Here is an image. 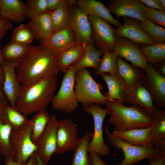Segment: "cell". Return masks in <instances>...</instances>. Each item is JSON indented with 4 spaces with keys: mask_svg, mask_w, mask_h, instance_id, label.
Segmentation results:
<instances>
[{
    "mask_svg": "<svg viewBox=\"0 0 165 165\" xmlns=\"http://www.w3.org/2000/svg\"><path fill=\"white\" fill-rule=\"evenodd\" d=\"M151 127L124 131L114 130L112 134L134 146L153 148L150 135Z\"/></svg>",
    "mask_w": 165,
    "mask_h": 165,
    "instance_id": "obj_22",
    "label": "cell"
},
{
    "mask_svg": "<svg viewBox=\"0 0 165 165\" xmlns=\"http://www.w3.org/2000/svg\"><path fill=\"white\" fill-rule=\"evenodd\" d=\"M58 120L54 114L50 118L46 127L36 144L35 152L45 163L48 164L57 148V130Z\"/></svg>",
    "mask_w": 165,
    "mask_h": 165,
    "instance_id": "obj_11",
    "label": "cell"
},
{
    "mask_svg": "<svg viewBox=\"0 0 165 165\" xmlns=\"http://www.w3.org/2000/svg\"><path fill=\"white\" fill-rule=\"evenodd\" d=\"M48 12H51L58 9L76 4L75 0H47Z\"/></svg>",
    "mask_w": 165,
    "mask_h": 165,
    "instance_id": "obj_41",
    "label": "cell"
},
{
    "mask_svg": "<svg viewBox=\"0 0 165 165\" xmlns=\"http://www.w3.org/2000/svg\"><path fill=\"white\" fill-rule=\"evenodd\" d=\"M2 5V0H0V16H1Z\"/></svg>",
    "mask_w": 165,
    "mask_h": 165,
    "instance_id": "obj_54",
    "label": "cell"
},
{
    "mask_svg": "<svg viewBox=\"0 0 165 165\" xmlns=\"http://www.w3.org/2000/svg\"><path fill=\"white\" fill-rule=\"evenodd\" d=\"M26 25L32 33L34 38L40 41L47 38L53 32L48 12L30 20Z\"/></svg>",
    "mask_w": 165,
    "mask_h": 165,
    "instance_id": "obj_24",
    "label": "cell"
},
{
    "mask_svg": "<svg viewBox=\"0 0 165 165\" xmlns=\"http://www.w3.org/2000/svg\"><path fill=\"white\" fill-rule=\"evenodd\" d=\"M141 50L148 62L156 65L161 64L165 60V43L141 45Z\"/></svg>",
    "mask_w": 165,
    "mask_h": 165,
    "instance_id": "obj_30",
    "label": "cell"
},
{
    "mask_svg": "<svg viewBox=\"0 0 165 165\" xmlns=\"http://www.w3.org/2000/svg\"><path fill=\"white\" fill-rule=\"evenodd\" d=\"M88 156L90 165H109L101 160L100 156L95 152H89Z\"/></svg>",
    "mask_w": 165,
    "mask_h": 165,
    "instance_id": "obj_42",
    "label": "cell"
},
{
    "mask_svg": "<svg viewBox=\"0 0 165 165\" xmlns=\"http://www.w3.org/2000/svg\"><path fill=\"white\" fill-rule=\"evenodd\" d=\"M118 74L129 88L133 87L143 79V75L135 67L127 63L120 58H118Z\"/></svg>",
    "mask_w": 165,
    "mask_h": 165,
    "instance_id": "obj_27",
    "label": "cell"
},
{
    "mask_svg": "<svg viewBox=\"0 0 165 165\" xmlns=\"http://www.w3.org/2000/svg\"><path fill=\"white\" fill-rule=\"evenodd\" d=\"M105 135L109 142L114 147L122 149L124 158L115 165H134L143 160H150L160 152L155 147L146 148L132 145L123 139L114 136L109 131L108 126L105 128Z\"/></svg>",
    "mask_w": 165,
    "mask_h": 165,
    "instance_id": "obj_7",
    "label": "cell"
},
{
    "mask_svg": "<svg viewBox=\"0 0 165 165\" xmlns=\"http://www.w3.org/2000/svg\"><path fill=\"white\" fill-rule=\"evenodd\" d=\"M32 122L28 120L21 127L12 130L9 143L11 156L15 161L27 163L36 150V146L32 140Z\"/></svg>",
    "mask_w": 165,
    "mask_h": 165,
    "instance_id": "obj_6",
    "label": "cell"
},
{
    "mask_svg": "<svg viewBox=\"0 0 165 165\" xmlns=\"http://www.w3.org/2000/svg\"><path fill=\"white\" fill-rule=\"evenodd\" d=\"M36 165H48V164L44 163L37 155V162Z\"/></svg>",
    "mask_w": 165,
    "mask_h": 165,
    "instance_id": "obj_52",
    "label": "cell"
},
{
    "mask_svg": "<svg viewBox=\"0 0 165 165\" xmlns=\"http://www.w3.org/2000/svg\"><path fill=\"white\" fill-rule=\"evenodd\" d=\"M12 130L10 126L3 123L0 118V156L5 158L11 156L9 139Z\"/></svg>",
    "mask_w": 165,
    "mask_h": 165,
    "instance_id": "obj_38",
    "label": "cell"
},
{
    "mask_svg": "<svg viewBox=\"0 0 165 165\" xmlns=\"http://www.w3.org/2000/svg\"><path fill=\"white\" fill-rule=\"evenodd\" d=\"M123 24L115 29L117 38L129 39L137 44H153L156 43L143 31L138 20L129 17H123Z\"/></svg>",
    "mask_w": 165,
    "mask_h": 165,
    "instance_id": "obj_16",
    "label": "cell"
},
{
    "mask_svg": "<svg viewBox=\"0 0 165 165\" xmlns=\"http://www.w3.org/2000/svg\"><path fill=\"white\" fill-rule=\"evenodd\" d=\"M118 54L114 51H104L98 68L95 72L96 75L102 74L119 75L117 61Z\"/></svg>",
    "mask_w": 165,
    "mask_h": 165,
    "instance_id": "obj_32",
    "label": "cell"
},
{
    "mask_svg": "<svg viewBox=\"0 0 165 165\" xmlns=\"http://www.w3.org/2000/svg\"><path fill=\"white\" fill-rule=\"evenodd\" d=\"M105 82L108 92L104 95L107 101H116L125 105L130 88L126 85L119 75L104 73L100 75Z\"/></svg>",
    "mask_w": 165,
    "mask_h": 165,
    "instance_id": "obj_20",
    "label": "cell"
},
{
    "mask_svg": "<svg viewBox=\"0 0 165 165\" xmlns=\"http://www.w3.org/2000/svg\"><path fill=\"white\" fill-rule=\"evenodd\" d=\"M152 118L150 135L152 145L155 147L158 142L165 140V110L158 109Z\"/></svg>",
    "mask_w": 165,
    "mask_h": 165,
    "instance_id": "obj_31",
    "label": "cell"
},
{
    "mask_svg": "<svg viewBox=\"0 0 165 165\" xmlns=\"http://www.w3.org/2000/svg\"><path fill=\"white\" fill-rule=\"evenodd\" d=\"M139 25L145 34L156 43H165V30L162 27L148 20Z\"/></svg>",
    "mask_w": 165,
    "mask_h": 165,
    "instance_id": "obj_37",
    "label": "cell"
},
{
    "mask_svg": "<svg viewBox=\"0 0 165 165\" xmlns=\"http://www.w3.org/2000/svg\"><path fill=\"white\" fill-rule=\"evenodd\" d=\"M142 8L143 14L147 20L161 27H165V12L148 7L142 3Z\"/></svg>",
    "mask_w": 165,
    "mask_h": 165,
    "instance_id": "obj_40",
    "label": "cell"
},
{
    "mask_svg": "<svg viewBox=\"0 0 165 165\" xmlns=\"http://www.w3.org/2000/svg\"><path fill=\"white\" fill-rule=\"evenodd\" d=\"M139 1L147 7L157 10L165 12L160 6L158 0H140Z\"/></svg>",
    "mask_w": 165,
    "mask_h": 165,
    "instance_id": "obj_44",
    "label": "cell"
},
{
    "mask_svg": "<svg viewBox=\"0 0 165 165\" xmlns=\"http://www.w3.org/2000/svg\"><path fill=\"white\" fill-rule=\"evenodd\" d=\"M143 80L149 91L154 104L159 109L165 108V77L148 63Z\"/></svg>",
    "mask_w": 165,
    "mask_h": 165,
    "instance_id": "obj_13",
    "label": "cell"
},
{
    "mask_svg": "<svg viewBox=\"0 0 165 165\" xmlns=\"http://www.w3.org/2000/svg\"><path fill=\"white\" fill-rule=\"evenodd\" d=\"M37 159V155L35 152L31 156L26 165H36Z\"/></svg>",
    "mask_w": 165,
    "mask_h": 165,
    "instance_id": "obj_48",
    "label": "cell"
},
{
    "mask_svg": "<svg viewBox=\"0 0 165 165\" xmlns=\"http://www.w3.org/2000/svg\"><path fill=\"white\" fill-rule=\"evenodd\" d=\"M26 163L15 161L11 156L5 158V165H26Z\"/></svg>",
    "mask_w": 165,
    "mask_h": 165,
    "instance_id": "obj_47",
    "label": "cell"
},
{
    "mask_svg": "<svg viewBox=\"0 0 165 165\" xmlns=\"http://www.w3.org/2000/svg\"><path fill=\"white\" fill-rule=\"evenodd\" d=\"M92 29V39L98 48L104 51H114L117 38L111 24L98 16H88Z\"/></svg>",
    "mask_w": 165,
    "mask_h": 165,
    "instance_id": "obj_9",
    "label": "cell"
},
{
    "mask_svg": "<svg viewBox=\"0 0 165 165\" xmlns=\"http://www.w3.org/2000/svg\"><path fill=\"white\" fill-rule=\"evenodd\" d=\"M137 105L143 107L153 118L158 109L155 105L152 96L143 79L130 89L125 104Z\"/></svg>",
    "mask_w": 165,
    "mask_h": 165,
    "instance_id": "obj_19",
    "label": "cell"
},
{
    "mask_svg": "<svg viewBox=\"0 0 165 165\" xmlns=\"http://www.w3.org/2000/svg\"><path fill=\"white\" fill-rule=\"evenodd\" d=\"M159 3L161 7L165 10V0H158Z\"/></svg>",
    "mask_w": 165,
    "mask_h": 165,
    "instance_id": "obj_53",
    "label": "cell"
},
{
    "mask_svg": "<svg viewBox=\"0 0 165 165\" xmlns=\"http://www.w3.org/2000/svg\"><path fill=\"white\" fill-rule=\"evenodd\" d=\"M25 5V17L30 20L48 12L47 0H28Z\"/></svg>",
    "mask_w": 165,
    "mask_h": 165,
    "instance_id": "obj_36",
    "label": "cell"
},
{
    "mask_svg": "<svg viewBox=\"0 0 165 165\" xmlns=\"http://www.w3.org/2000/svg\"><path fill=\"white\" fill-rule=\"evenodd\" d=\"M148 165H165V152H160L149 160Z\"/></svg>",
    "mask_w": 165,
    "mask_h": 165,
    "instance_id": "obj_43",
    "label": "cell"
},
{
    "mask_svg": "<svg viewBox=\"0 0 165 165\" xmlns=\"http://www.w3.org/2000/svg\"><path fill=\"white\" fill-rule=\"evenodd\" d=\"M159 68V71H157L160 73L163 76H165V62L160 64Z\"/></svg>",
    "mask_w": 165,
    "mask_h": 165,
    "instance_id": "obj_51",
    "label": "cell"
},
{
    "mask_svg": "<svg viewBox=\"0 0 165 165\" xmlns=\"http://www.w3.org/2000/svg\"><path fill=\"white\" fill-rule=\"evenodd\" d=\"M82 58L73 64L77 71L87 68H91L96 70L101 62V57L104 51L96 47L93 44L86 45Z\"/></svg>",
    "mask_w": 165,
    "mask_h": 165,
    "instance_id": "obj_26",
    "label": "cell"
},
{
    "mask_svg": "<svg viewBox=\"0 0 165 165\" xmlns=\"http://www.w3.org/2000/svg\"><path fill=\"white\" fill-rule=\"evenodd\" d=\"M75 79V92L78 101L82 104V107L94 104L105 105L107 100L101 91L102 86L94 81L86 68L77 71Z\"/></svg>",
    "mask_w": 165,
    "mask_h": 165,
    "instance_id": "obj_4",
    "label": "cell"
},
{
    "mask_svg": "<svg viewBox=\"0 0 165 165\" xmlns=\"http://www.w3.org/2000/svg\"><path fill=\"white\" fill-rule=\"evenodd\" d=\"M82 108L87 114L92 115L94 120V131L89 143V153L94 152L99 156H108L110 153V149L109 146L105 143L102 128L108 109L96 104Z\"/></svg>",
    "mask_w": 165,
    "mask_h": 165,
    "instance_id": "obj_8",
    "label": "cell"
},
{
    "mask_svg": "<svg viewBox=\"0 0 165 165\" xmlns=\"http://www.w3.org/2000/svg\"><path fill=\"white\" fill-rule=\"evenodd\" d=\"M69 21L77 45L85 47L88 44L94 43L92 27L88 16L79 8L76 4L70 7Z\"/></svg>",
    "mask_w": 165,
    "mask_h": 165,
    "instance_id": "obj_10",
    "label": "cell"
},
{
    "mask_svg": "<svg viewBox=\"0 0 165 165\" xmlns=\"http://www.w3.org/2000/svg\"><path fill=\"white\" fill-rule=\"evenodd\" d=\"M85 52V47L76 45L57 56L60 71L65 72L73 64L79 60Z\"/></svg>",
    "mask_w": 165,
    "mask_h": 165,
    "instance_id": "obj_28",
    "label": "cell"
},
{
    "mask_svg": "<svg viewBox=\"0 0 165 165\" xmlns=\"http://www.w3.org/2000/svg\"><path fill=\"white\" fill-rule=\"evenodd\" d=\"M34 37L26 24H21L13 30L11 41L20 44L29 45Z\"/></svg>",
    "mask_w": 165,
    "mask_h": 165,
    "instance_id": "obj_39",
    "label": "cell"
},
{
    "mask_svg": "<svg viewBox=\"0 0 165 165\" xmlns=\"http://www.w3.org/2000/svg\"><path fill=\"white\" fill-rule=\"evenodd\" d=\"M76 1L78 7L88 16L100 17L112 24L116 28L122 25L118 19L112 16L108 8L101 2L96 0Z\"/></svg>",
    "mask_w": 165,
    "mask_h": 165,
    "instance_id": "obj_21",
    "label": "cell"
},
{
    "mask_svg": "<svg viewBox=\"0 0 165 165\" xmlns=\"http://www.w3.org/2000/svg\"><path fill=\"white\" fill-rule=\"evenodd\" d=\"M70 6H68L53 11L48 12L50 15L53 32L70 24L69 10Z\"/></svg>",
    "mask_w": 165,
    "mask_h": 165,
    "instance_id": "obj_35",
    "label": "cell"
},
{
    "mask_svg": "<svg viewBox=\"0 0 165 165\" xmlns=\"http://www.w3.org/2000/svg\"><path fill=\"white\" fill-rule=\"evenodd\" d=\"M19 61L5 60L2 66L4 80L2 90L9 103L15 107L21 85L16 72Z\"/></svg>",
    "mask_w": 165,
    "mask_h": 165,
    "instance_id": "obj_15",
    "label": "cell"
},
{
    "mask_svg": "<svg viewBox=\"0 0 165 165\" xmlns=\"http://www.w3.org/2000/svg\"><path fill=\"white\" fill-rule=\"evenodd\" d=\"M50 118V116L45 109L38 112L31 119L32 124V140L36 145L44 131Z\"/></svg>",
    "mask_w": 165,
    "mask_h": 165,
    "instance_id": "obj_33",
    "label": "cell"
},
{
    "mask_svg": "<svg viewBox=\"0 0 165 165\" xmlns=\"http://www.w3.org/2000/svg\"><path fill=\"white\" fill-rule=\"evenodd\" d=\"M57 56L41 44L31 46L20 60L16 72L22 86L30 85L60 72Z\"/></svg>",
    "mask_w": 165,
    "mask_h": 165,
    "instance_id": "obj_1",
    "label": "cell"
},
{
    "mask_svg": "<svg viewBox=\"0 0 165 165\" xmlns=\"http://www.w3.org/2000/svg\"><path fill=\"white\" fill-rule=\"evenodd\" d=\"M31 46L10 41L1 50L2 56L4 61H19Z\"/></svg>",
    "mask_w": 165,
    "mask_h": 165,
    "instance_id": "obj_34",
    "label": "cell"
},
{
    "mask_svg": "<svg viewBox=\"0 0 165 165\" xmlns=\"http://www.w3.org/2000/svg\"><path fill=\"white\" fill-rule=\"evenodd\" d=\"M13 28L12 21L0 16V32L7 31Z\"/></svg>",
    "mask_w": 165,
    "mask_h": 165,
    "instance_id": "obj_45",
    "label": "cell"
},
{
    "mask_svg": "<svg viewBox=\"0 0 165 165\" xmlns=\"http://www.w3.org/2000/svg\"><path fill=\"white\" fill-rule=\"evenodd\" d=\"M0 118L3 123L9 124L13 130L21 127L28 120L26 116L11 106L7 100L0 101Z\"/></svg>",
    "mask_w": 165,
    "mask_h": 165,
    "instance_id": "obj_23",
    "label": "cell"
},
{
    "mask_svg": "<svg viewBox=\"0 0 165 165\" xmlns=\"http://www.w3.org/2000/svg\"><path fill=\"white\" fill-rule=\"evenodd\" d=\"M93 133L88 131L79 139L74 150L71 165H90L88 147Z\"/></svg>",
    "mask_w": 165,
    "mask_h": 165,
    "instance_id": "obj_29",
    "label": "cell"
},
{
    "mask_svg": "<svg viewBox=\"0 0 165 165\" xmlns=\"http://www.w3.org/2000/svg\"><path fill=\"white\" fill-rule=\"evenodd\" d=\"M155 147L160 152H165V140H163L158 142Z\"/></svg>",
    "mask_w": 165,
    "mask_h": 165,
    "instance_id": "obj_49",
    "label": "cell"
},
{
    "mask_svg": "<svg viewBox=\"0 0 165 165\" xmlns=\"http://www.w3.org/2000/svg\"><path fill=\"white\" fill-rule=\"evenodd\" d=\"M77 135V127L71 119L58 120L57 146L55 153L60 155L74 151L79 139Z\"/></svg>",
    "mask_w": 165,
    "mask_h": 165,
    "instance_id": "obj_12",
    "label": "cell"
},
{
    "mask_svg": "<svg viewBox=\"0 0 165 165\" xmlns=\"http://www.w3.org/2000/svg\"><path fill=\"white\" fill-rule=\"evenodd\" d=\"M40 42V44L56 56L77 45L75 34L70 24L54 32Z\"/></svg>",
    "mask_w": 165,
    "mask_h": 165,
    "instance_id": "obj_14",
    "label": "cell"
},
{
    "mask_svg": "<svg viewBox=\"0 0 165 165\" xmlns=\"http://www.w3.org/2000/svg\"><path fill=\"white\" fill-rule=\"evenodd\" d=\"M76 71L72 64L64 72L59 91L51 102L53 109L70 113L77 108L79 102L75 90Z\"/></svg>",
    "mask_w": 165,
    "mask_h": 165,
    "instance_id": "obj_5",
    "label": "cell"
},
{
    "mask_svg": "<svg viewBox=\"0 0 165 165\" xmlns=\"http://www.w3.org/2000/svg\"><path fill=\"white\" fill-rule=\"evenodd\" d=\"M4 80V70L2 66L0 65V101L7 100L2 90Z\"/></svg>",
    "mask_w": 165,
    "mask_h": 165,
    "instance_id": "obj_46",
    "label": "cell"
},
{
    "mask_svg": "<svg viewBox=\"0 0 165 165\" xmlns=\"http://www.w3.org/2000/svg\"><path fill=\"white\" fill-rule=\"evenodd\" d=\"M25 3L20 0H2L1 16L20 23L24 21Z\"/></svg>",
    "mask_w": 165,
    "mask_h": 165,
    "instance_id": "obj_25",
    "label": "cell"
},
{
    "mask_svg": "<svg viewBox=\"0 0 165 165\" xmlns=\"http://www.w3.org/2000/svg\"><path fill=\"white\" fill-rule=\"evenodd\" d=\"M142 4L138 0H111L107 8L118 18L129 17L143 22L147 19L143 14Z\"/></svg>",
    "mask_w": 165,
    "mask_h": 165,
    "instance_id": "obj_18",
    "label": "cell"
},
{
    "mask_svg": "<svg viewBox=\"0 0 165 165\" xmlns=\"http://www.w3.org/2000/svg\"><path fill=\"white\" fill-rule=\"evenodd\" d=\"M57 86L55 75L47 76L28 86H21L16 108L26 116L45 109L52 102Z\"/></svg>",
    "mask_w": 165,
    "mask_h": 165,
    "instance_id": "obj_2",
    "label": "cell"
},
{
    "mask_svg": "<svg viewBox=\"0 0 165 165\" xmlns=\"http://www.w3.org/2000/svg\"><path fill=\"white\" fill-rule=\"evenodd\" d=\"M7 31H3L0 32V43L2 39L5 35ZM5 61L2 56L1 49L0 48V65L2 66L4 64Z\"/></svg>",
    "mask_w": 165,
    "mask_h": 165,
    "instance_id": "obj_50",
    "label": "cell"
},
{
    "mask_svg": "<svg viewBox=\"0 0 165 165\" xmlns=\"http://www.w3.org/2000/svg\"><path fill=\"white\" fill-rule=\"evenodd\" d=\"M105 105L109 116V122L115 127L114 130L124 131L151 126L153 119L145 109L137 105L128 107L116 101H107Z\"/></svg>",
    "mask_w": 165,
    "mask_h": 165,
    "instance_id": "obj_3",
    "label": "cell"
},
{
    "mask_svg": "<svg viewBox=\"0 0 165 165\" xmlns=\"http://www.w3.org/2000/svg\"><path fill=\"white\" fill-rule=\"evenodd\" d=\"M114 51L132 65L145 71L148 62L138 44L124 38H117Z\"/></svg>",
    "mask_w": 165,
    "mask_h": 165,
    "instance_id": "obj_17",
    "label": "cell"
}]
</instances>
